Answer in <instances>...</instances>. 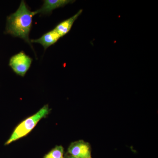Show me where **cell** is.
I'll use <instances>...</instances> for the list:
<instances>
[{"mask_svg": "<svg viewBox=\"0 0 158 158\" xmlns=\"http://www.w3.org/2000/svg\"><path fill=\"white\" fill-rule=\"evenodd\" d=\"M35 11L29 10L24 1L21 2L17 11L7 18L6 32L15 37H20L31 46L29 34Z\"/></svg>", "mask_w": 158, "mask_h": 158, "instance_id": "6da1fadb", "label": "cell"}, {"mask_svg": "<svg viewBox=\"0 0 158 158\" xmlns=\"http://www.w3.org/2000/svg\"><path fill=\"white\" fill-rule=\"evenodd\" d=\"M51 109L48 105H45L37 113L26 118L15 128L5 145H7L27 135L35 127L40 119L45 117L49 113Z\"/></svg>", "mask_w": 158, "mask_h": 158, "instance_id": "7a4b0ae2", "label": "cell"}, {"mask_svg": "<svg viewBox=\"0 0 158 158\" xmlns=\"http://www.w3.org/2000/svg\"><path fill=\"white\" fill-rule=\"evenodd\" d=\"M32 62L31 57L24 52H21L11 57L9 61V65L17 74L24 77L30 68Z\"/></svg>", "mask_w": 158, "mask_h": 158, "instance_id": "3957f363", "label": "cell"}, {"mask_svg": "<svg viewBox=\"0 0 158 158\" xmlns=\"http://www.w3.org/2000/svg\"><path fill=\"white\" fill-rule=\"evenodd\" d=\"M67 154L77 158H92L90 144L82 140L72 142L68 148Z\"/></svg>", "mask_w": 158, "mask_h": 158, "instance_id": "277c9868", "label": "cell"}, {"mask_svg": "<svg viewBox=\"0 0 158 158\" xmlns=\"http://www.w3.org/2000/svg\"><path fill=\"white\" fill-rule=\"evenodd\" d=\"M74 1L70 0H45L40 9L35 11L36 14L38 13L48 14L50 13L54 9L63 7Z\"/></svg>", "mask_w": 158, "mask_h": 158, "instance_id": "5b68a950", "label": "cell"}, {"mask_svg": "<svg viewBox=\"0 0 158 158\" xmlns=\"http://www.w3.org/2000/svg\"><path fill=\"white\" fill-rule=\"evenodd\" d=\"M60 37L59 34L53 30L44 34L38 39L32 40L31 42L40 44L44 47V49H46L49 47L56 43Z\"/></svg>", "mask_w": 158, "mask_h": 158, "instance_id": "8992f818", "label": "cell"}, {"mask_svg": "<svg viewBox=\"0 0 158 158\" xmlns=\"http://www.w3.org/2000/svg\"><path fill=\"white\" fill-rule=\"evenodd\" d=\"M82 11L83 10H80L76 14L72 17L59 23L54 29V31H56L59 34L60 37L65 36V34H67L70 31L74 23L79 17V15L81 14Z\"/></svg>", "mask_w": 158, "mask_h": 158, "instance_id": "52a82bcc", "label": "cell"}, {"mask_svg": "<svg viewBox=\"0 0 158 158\" xmlns=\"http://www.w3.org/2000/svg\"><path fill=\"white\" fill-rule=\"evenodd\" d=\"M43 158H64V148L62 145L56 146Z\"/></svg>", "mask_w": 158, "mask_h": 158, "instance_id": "ba28073f", "label": "cell"}, {"mask_svg": "<svg viewBox=\"0 0 158 158\" xmlns=\"http://www.w3.org/2000/svg\"><path fill=\"white\" fill-rule=\"evenodd\" d=\"M64 158H77L73 156L70 155L68 154H66L65 155V157Z\"/></svg>", "mask_w": 158, "mask_h": 158, "instance_id": "9c48e42d", "label": "cell"}]
</instances>
